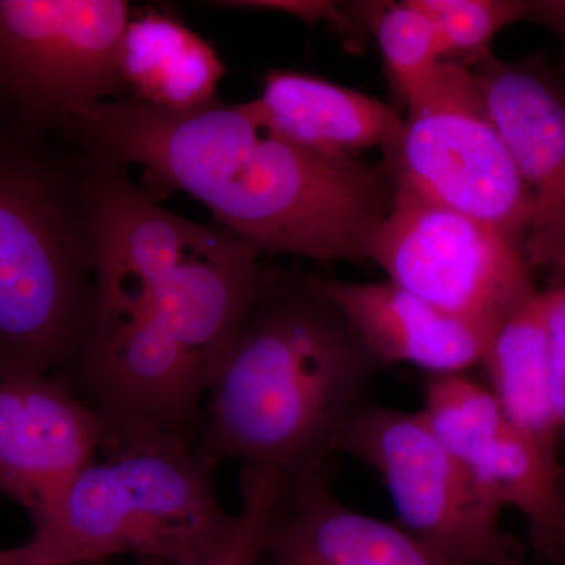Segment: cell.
Masks as SVG:
<instances>
[{
    "label": "cell",
    "instance_id": "cell-22",
    "mask_svg": "<svg viewBox=\"0 0 565 565\" xmlns=\"http://www.w3.org/2000/svg\"><path fill=\"white\" fill-rule=\"evenodd\" d=\"M210 6L223 9L248 11H273L299 18L305 24L313 28L316 24H327L333 31L341 33L343 39L359 44L362 39L363 25L353 13L352 3L326 2V0H234V2H211Z\"/></svg>",
    "mask_w": 565,
    "mask_h": 565
},
{
    "label": "cell",
    "instance_id": "cell-16",
    "mask_svg": "<svg viewBox=\"0 0 565 565\" xmlns=\"http://www.w3.org/2000/svg\"><path fill=\"white\" fill-rule=\"evenodd\" d=\"M487 386L509 426L561 470L544 291L539 289L494 330L481 360Z\"/></svg>",
    "mask_w": 565,
    "mask_h": 565
},
{
    "label": "cell",
    "instance_id": "cell-8",
    "mask_svg": "<svg viewBox=\"0 0 565 565\" xmlns=\"http://www.w3.org/2000/svg\"><path fill=\"white\" fill-rule=\"evenodd\" d=\"M392 182V206L366 250L388 281L492 333L539 291L525 252L484 223Z\"/></svg>",
    "mask_w": 565,
    "mask_h": 565
},
{
    "label": "cell",
    "instance_id": "cell-20",
    "mask_svg": "<svg viewBox=\"0 0 565 565\" xmlns=\"http://www.w3.org/2000/svg\"><path fill=\"white\" fill-rule=\"evenodd\" d=\"M289 476L263 467L243 465L239 514L210 555L195 565H259L266 555L270 522L288 486Z\"/></svg>",
    "mask_w": 565,
    "mask_h": 565
},
{
    "label": "cell",
    "instance_id": "cell-1",
    "mask_svg": "<svg viewBox=\"0 0 565 565\" xmlns=\"http://www.w3.org/2000/svg\"><path fill=\"white\" fill-rule=\"evenodd\" d=\"M65 137L99 161L140 167L159 191L199 200L259 255L366 259L392 206L385 167L307 150L255 102L217 98L180 114L134 99L99 103L74 117Z\"/></svg>",
    "mask_w": 565,
    "mask_h": 565
},
{
    "label": "cell",
    "instance_id": "cell-14",
    "mask_svg": "<svg viewBox=\"0 0 565 565\" xmlns=\"http://www.w3.org/2000/svg\"><path fill=\"white\" fill-rule=\"evenodd\" d=\"M253 102L286 139L338 158L385 152L403 128V117L381 99L299 71H270Z\"/></svg>",
    "mask_w": 565,
    "mask_h": 565
},
{
    "label": "cell",
    "instance_id": "cell-25",
    "mask_svg": "<svg viewBox=\"0 0 565 565\" xmlns=\"http://www.w3.org/2000/svg\"><path fill=\"white\" fill-rule=\"evenodd\" d=\"M0 565H47L40 557L33 555L28 545L17 548L0 550Z\"/></svg>",
    "mask_w": 565,
    "mask_h": 565
},
{
    "label": "cell",
    "instance_id": "cell-19",
    "mask_svg": "<svg viewBox=\"0 0 565 565\" xmlns=\"http://www.w3.org/2000/svg\"><path fill=\"white\" fill-rule=\"evenodd\" d=\"M356 20L381 47L393 90L405 102L444 62L448 47L415 0L352 3Z\"/></svg>",
    "mask_w": 565,
    "mask_h": 565
},
{
    "label": "cell",
    "instance_id": "cell-21",
    "mask_svg": "<svg viewBox=\"0 0 565 565\" xmlns=\"http://www.w3.org/2000/svg\"><path fill=\"white\" fill-rule=\"evenodd\" d=\"M435 22L448 62L475 66L492 55L490 44L512 22L525 20L527 0H415Z\"/></svg>",
    "mask_w": 565,
    "mask_h": 565
},
{
    "label": "cell",
    "instance_id": "cell-11",
    "mask_svg": "<svg viewBox=\"0 0 565 565\" xmlns=\"http://www.w3.org/2000/svg\"><path fill=\"white\" fill-rule=\"evenodd\" d=\"M106 424L61 375L0 377V493L32 520L99 455Z\"/></svg>",
    "mask_w": 565,
    "mask_h": 565
},
{
    "label": "cell",
    "instance_id": "cell-26",
    "mask_svg": "<svg viewBox=\"0 0 565 565\" xmlns=\"http://www.w3.org/2000/svg\"><path fill=\"white\" fill-rule=\"evenodd\" d=\"M559 492L561 498H563L564 511H565V465L561 468L559 471Z\"/></svg>",
    "mask_w": 565,
    "mask_h": 565
},
{
    "label": "cell",
    "instance_id": "cell-18",
    "mask_svg": "<svg viewBox=\"0 0 565 565\" xmlns=\"http://www.w3.org/2000/svg\"><path fill=\"white\" fill-rule=\"evenodd\" d=\"M418 414L438 444L467 470L509 427L489 386L468 373L429 375Z\"/></svg>",
    "mask_w": 565,
    "mask_h": 565
},
{
    "label": "cell",
    "instance_id": "cell-13",
    "mask_svg": "<svg viewBox=\"0 0 565 565\" xmlns=\"http://www.w3.org/2000/svg\"><path fill=\"white\" fill-rule=\"evenodd\" d=\"M382 366L412 364L429 375L481 364L492 332L438 310L392 281L353 282L310 275Z\"/></svg>",
    "mask_w": 565,
    "mask_h": 565
},
{
    "label": "cell",
    "instance_id": "cell-17",
    "mask_svg": "<svg viewBox=\"0 0 565 565\" xmlns=\"http://www.w3.org/2000/svg\"><path fill=\"white\" fill-rule=\"evenodd\" d=\"M497 514L514 508L525 515L535 553L565 565V511L559 471L511 426L468 467Z\"/></svg>",
    "mask_w": 565,
    "mask_h": 565
},
{
    "label": "cell",
    "instance_id": "cell-3",
    "mask_svg": "<svg viewBox=\"0 0 565 565\" xmlns=\"http://www.w3.org/2000/svg\"><path fill=\"white\" fill-rule=\"evenodd\" d=\"M95 316L90 159L0 117V377L68 373Z\"/></svg>",
    "mask_w": 565,
    "mask_h": 565
},
{
    "label": "cell",
    "instance_id": "cell-10",
    "mask_svg": "<svg viewBox=\"0 0 565 565\" xmlns=\"http://www.w3.org/2000/svg\"><path fill=\"white\" fill-rule=\"evenodd\" d=\"M487 107L531 200V269L565 274V81L539 58L475 66Z\"/></svg>",
    "mask_w": 565,
    "mask_h": 565
},
{
    "label": "cell",
    "instance_id": "cell-15",
    "mask_svg": "<svg viewBox=\"0 0 565 565\" xmlns=\"http://www.w3.org/2000/svg\"><path fill=\"white\" fill-rule=\"evenodd\" d=\"M118 70L129 99L167 111H191L217 99L225 65L211 43L172 14L131 13Z\"/></svg>",
    "mask_w": 565,
    "mask_h": 565
},
{
    "label": "cell",
    "instance_id": "cell-4",
    "mask_svg": "<svg viewBox=\"0 0 565 565\" xmlns=\"http://www.w3.org/2000/svg\"><path fill=\"white\" fill-rule=\"evenodd\" d=\"M102 457L33 522L25 542L47 565L129 555L195 565L232 526L214 486V465L195 446L141 430L107 438Z\"/></svg>",
    "mask_w": 565,
    "mask_h": 565
},
{
    "label": "cell",
    "instance_id": "cell-5",
    "mask_svg": "<svg viewBox=\"0 0 565 565\" xmlns=\"http://www.w3.org/2000/svg\"><path fill=\"white\" fill-rule=\"evenodd\" d=\"M259 253L210 228L195 250L140 291L96 305L92 337L109 344L167 397L207 392L253 307L277 280Z\"/></svg>",
    "mask_w": 565,
    "mask_h": 565
},
{
    "label": "cell",
    "instance_id": "cell-6",
    "mask_svg": "<svg viewBox=\"0 0 565 565\" xmlns=\"http://www.w3.org/2000/svg\"><path fill=\"white\" fill-rule=\"evenodd\" d=\"M384 152L392 180L490 226L525 252L531 200L473 70L444 62L404 102Z\"/></svg>",
    "mask_w": 565,
    "mask_h": 565
},
{
    "label": "cell",
    "instance_id": "cell-23",
    "mask_svg": "<svg viewBox=\"0 0 565 565\" xmlns=\"http://www.w3.org/2000/svg\"><path fill=\"white\" fill-rule=\"evenodd\" d=\"M542 291L548 329L550 386L561 452H565V274L557 275L552 285Z\"/></svg>",
    "mask_w": 565,
    "mask_h": 565
},
{
    "label": "cell",
    "instance_id": "cell-28",
    "mask_svg": "<svg viewBox=\"0 0 565 565\" xmlns=\"http://www.w3.org/2000/svg\"><path fill=\"white\" fill-rule=\"evenodd\" d=\"M139 565H166V564L154 563V561H140Z\"/></svg>",
    "mask_w": 565,
    "mask_h": 565
},
{
    "label": "cell",
    "instance_id": "cell-24",
    "mask_svg": "<svg viewBox=\"0 0 565 565\" xmlns=\"http://www.w3.org/2000/svg\"><path fill=\"white\" fill-rule=\"evenodd\" d=\"M525 20L545 25L565 43V0H527Z\"/></svg>",
    "mask_w": 565,
    "mask_h": 565
},
{
    "label": "cell",
    "instance_id": "cell-9",
    "mask_svg": "<svg viewBox=\"0 0 565 565\" xmlns=\"http://www.w3.org/2000/svg\"><path fill=\"white\" fill-rule=\"evenodd\" d=\"M334 452L373 468L392 498L397 523L427 545L467 565H523L473 476L438 444L419 414L364 404Z\"/></svg>",
    "mask_w": 565,
    "mask_h": 565
},
{
    "label": "cell",
    "instance_id": "cell-27",
    "mask_svg": "<svg viewBox=\"0 0 565 565\" xmlns=\"http://www.w3.org/2000/svg\"><path fill=\"white\" fill-rule=\"evenodd\" d=\"M7 109V104L3 102L2 96H0V117H2V111Z\"/></svg>",
    "mask_w": 565,
    "mask_h": 565
},
{
    "label": "cell",
    "instance_id": "cell-2",
    "mask_svg": "<svg viewBox=\"0 0 565 565\" xmlns=\"http://www.w3.org/2000/svg\"><path fill=\"white\" fill-rule=\"evenodd\" d=\"M384 370L310 275H278L212 374L195 449L296 478L326 465Z\"/></svg>",
    "mask_w": 565,
    "mask_h": 565
},
{
    "label": "cell",
    "instance_id": "cell-12",
    "mask_svg": "<svg viewBox=\"0 0 565 565\" xmlns=\"http://www.w3.org/2000/svg\"><path fill=\"white\" fill-rule=\"evenodd\" d=\"M267 565H467L399 523L360 514L330 489L326 465L288 486L267 534Z\"/></svg>",
    "mask_w": 565,
    "mask_h": 565
},
{
    "label": "cell",
    "instance_id": "cell-7",
    "mask_svg": "<svg viewBox=\"0 0 565 565\" xmlns=\"http://www.w3.org/2000/svg\"><path fill=\"white\" fill-rule=\"evenodd\" d=\"M122 0H0V96L14 120L65 136L99 103L129 99L118 54Z\"/></svg>",
    "mask_w": 565,
    "mask_h": 565
}]
</instances>
